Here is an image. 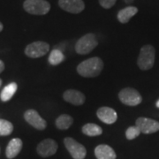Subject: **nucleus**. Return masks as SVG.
<instances>
[{
    "instance_id": "f8f14e48",
    "label": "nucleus",
    "mask_w": 159,
    "mask_h": 159,
    "mask_svg": "<svg viewBox=\"0 0 159 159\" xmlns=\"http://www.w3.org/2000/svg\"><path fill=\"white\" fill-rule=\"evenodd\" d=\"M98 119H100L102 122L105 123V124H113L117 121L118 119V115L117 112L115 111V110L110 107H101L98 109L97 112Z\"/></svg>"
},
{
    "instance_id": "f03ea898",
    "label": "nucleus",
    "mask_w": 159,
    "mask_h": 159,
    "mask_svg": "<svg viewBox=\"0 0 159 159\" xmlns=\"http://www.w3.org/2000/svg\"><path fill=\"white\" fill-rule=\"evenodd\" d=\"M156 58V51L152 45H144L141 49L137 64L141 70L146 71L153 67Z\"/></svg>"
},
{
    "instance_id": "f3484780",
    "label": "nucleus",
    "mask_w": 159,
    "mask_h": 159,
    "mask_svg": "<svg viewBox=\"0 0 159 159\" xmlns=\"http://www.w3.org/2000/svg\"><path fill=\"white\" fill-rule=\"evenodd\" d=\"M18 86L15 82H11L10 84H8L4 88V89L1 92L0 98L3 102H7L13 97V95L15 94V92L17 91Z\"/></svg>"
},
{
    "instance_id": "1a4fd4ad",
    "label": "nucleus",
    "mask_w": 159,
    "mask_h": 159,
    "mask_svg": "<svg viewBox=\"0 0 159 159\" xmlns=\"http://www.w3.org/2000/svg\"><path fill=\"white\" fill-rule=\"evenodd\" d=\"M58 6L64 11L77 14L85 9L83 0H58Z\"/></svg>"
},
{
    "instance_id": "a878e982",
    "label": "nucleus",
    "mask_w": 159,
    "mask_h": 159,
    "mask_svg": "<svg viewBox=\"0 0 159 159\" xmlns=\"http://www.w3.org/2000/svg\"><path fill=\"white\" fill-rule=\"evenodd\" d=\"M156 105H157V108H159V100H158V101H157V103H156Z\"/></svg>"
},
{
    "instance_id": "393cba45",
    "label": "nucleus",
    "mask_w": 159,
    "mask_h": 159,
    "mask_svg": "<svg viewBox=\"0 0 159 159\" xmlns=\"http://www.w3.org/2000/svg\"><path fill=\"white\" fill-rule=\"evenodd\" d=\"M3 28H4V27H3V24L0 22V32H1L2 30H3Z\"/></svg>"
},
{
    "instance_id": "4be33fe9",
    "label": "nucleus",
    "mask_w": 159,
    "mask_h": 159,
    "mask_svg": "<svg viewBox=\"0 0 159 159\" xmlns=\"http://www.w3.org/2000/svg\"><path fill=\"white\" fill-rule=\"evenodd\" d=\"M140 134H141V131L136 125L135 126H130L127 128V130L125 132V136L127 138V140H134L136 137L139 136Z\"/></svg>"
},
{
    "instance_id": "9d476101",
    "label": "nucleus",
    "mask_w": 159,
    "mask_h": 159,
    "mask_svg": "<svg viewBox=\"0 0 159 159\" xmlns=\"http://www.w3.org/2000/svg\"><path fill=\"white\" fill-rule=\"evenodd\" d=\"M36 150L37 153L43 157L53 156L57 150V142L52 139H45L38 144Z\"/></svg>"
},
{
    "instance_id": "7ed1b4c3",
    "label": "nucleus",
    "mask_w": 159,
    "mask_h": 159,
    "mask_svg": "<svg viewBox=\"0 0 159 159\" xmlns=\"http://www.w3.org/2000/svg\"><path fill=\"white\" fill-rule=\"evenodd\" d=\"M98 45V41L96 34L89 33L81 36L75 44V51L80 55H86L90 53Z\"/></svg>"
},
{
    "instance_id": "423d86ee",
    "label": "nucleus",
    "mask_w": 159,
    "mask_h": 159,
    "mask_svg": "<svg viewBox=\"0 0 159 159\" xmlns=\"http://www.w3.org/2000/svg\"><path fill=\"white\" fill-rule=\"evenodd\" d=\"M50 45L45 42L37 41L30 43L25 49V54L29 57L37 58L44 56L49 52Z\"/></svg>"
},
{
    "instance_id": "0eeeda50",
    "label": "nucleus",
    "mask_w": 159,
    "mask_h": 159,
    "mask_svg": "<svg viewBox=\"0 0 159 159\" xmlns=\"http://www.w3.org/2000/svg\"><path fill=\"white\" fill-rule=\"evenodd\" d=\"M66 148L74 159H84L86 157V148L73 138L66 137L64 140Z\"/></svg>"
},
{
    "instance_id": "5701e85b",
    "label": "nucleus",
    "mask_w": 159,
    "mask_h": 159,
    "mask_svg": "<svg viewBox=\"0 0 159 159\" xmlns=\"http://www.w3.org/2000/svg\"><path fill=\"white\" fill-rule=\"evenodd\" d=\"M100 6L104 9H110L115 5L117 0H98Z\"/></svg>"
},
{
    "instance_id": "2eb2a0df",
    "label": "nucleus",
    "mask_w": 159,
    "mask_h": 159,
    "mask_svg": "<svg viewBox=\"0 0 159 159\" xmlns=\"http://www.w3.org/2000/svg\"><path fill=\"white\" fill-rule=\"evenodd\" d=\"M22 148V141L19 138H15L10 141L6 147V157L9 159L14 158Z\"/></svg>"
},
{
    "instance_id": "ddd939ff",
    "label": "nucleus",
    "mask_w": 159,
    "mask_h": 159,
    "mask_svg": "<svg viewBox=\"0 0 159 159\" xmlns=\"http://www.w3.org/2000/svg\"><path fill=\"white\" fill-rule=\"evenodd\" d=\"M65 101L70 102L74 105H82L85 102V96L80 91L75 89H68L63 94Z\"/></svg>"
},
{
    "instance_id": "a211bd4d",
    "label": "nucleus",
    "mask_w": 159,
    "mask_h": 159,
    "mask_svg": "<svg viewBox=\"0 0 159 159\" xmlns=\"http://www.w3.org/2000/svg\"><path fill=\"white\" fill-rule=\"evenodd\" d=\"M74 119L67 114H62L56 119V126L60 130H66L72 125Z\"/></svg>"
},
{
    "instance_id": "6e6552de",
    "label": "nucleus",
    "mask_w": 159,
    "mask_h": 159,
    "mask_svg": "<svg viewBox=\"0 0 159 159\" xmlns=\"http://www.w3.org/2000/svg\"><path fill=\"white\" fill-rule=\"evenodd\" d=\"M135 125L140 129L141 133L145 134H154L159 131V122L154 119L142 117L136 119Z\"/></svg>"
},
{
    "instance_id": "39448f33",
    "label": "nucleus",
    "mask_w": 159,
    "mask_h": 159,
    "mask_svg": "<svg viewBox=\"0 0 159 159\" xmlns=\"http://www.w3.org/2000/svg\"><path fill=\"white\" fill-rule=\"evenodd\" d=\"M119 97L121 102L128 106H137L142 101V97L140 93L132 88L123 89L119 92Z\"/></svg>"
},
{
    "instance_id": "aec40b11",
    "label": "nucleus",
    "mask_w": 159,
    "mask_h": 159,
    "mask_svg": "<svg viewBox=\"0 0 159 159\" xmlns=\"http://www.w3.org/2000/svg\"><path fill=\"white\" fill-rule=\"evenodd\" d=\"M64 60H65V56L63 52L57 49H54L53 51H51L49 59H48L49 63L52 66H57L60 63H62Z\"/></svg>"
},
{
    "instance_id": "4468645a",
    "label": "nucleus",
    "mask_w": 159,
    "mask_h": 159,
    "mask_svg": "<svg viewBox=\"0 0 159 159\" xmlns=\"http://www.w3.org/2000/svg\"><path fill=\"white\" fill-rule=\"evenodd\" d=\"M95 155L97 159H116V153L113 148L108 145H98L95 148Z\"/></svg>"
},
{
    "instance_id": "6ab92c4d",
    "label": "nucleus",
    "mask_w": 159,
    "mask_h": 159,
    "mask_svg": "<svg viewBox=\"0 0 159 159\" xmlns=\"http://www.w3.org/2000/svg\"><path fill=\"white\" fill-rule=\"evenodd\" d=\"M82 133L88 136H98L102 134V129L96 124L89 123L82 126Z\"/></svg>"
},
{
    "instance_id": "b1692460",
    "label": "nucleus",
    "mask_w": 159,
    "mask_h": 159,
    "mask_svg": "<svg viewBox=\"0 0 159 159\" xmlns=\"http://www.w3.org/2000/svg\"><path fill=\"white\" fill-rule=\"evenodd\" d=\"M5 70V64L2 60H0V74Z\"/></svg>"
},
{
    "instance_id": "bb28decb",
    "label": "nucleus",
    "mask_w": 159,
    "mask_h": 159,
    "mask_svg": "<svg viewBox=\"0 0 159 159\" xmlns=\"http://www.w3.org/2000/svg\"><path fill=\"white\" fill-rule=\"evenodd\" d=\"M1 85H2V80L0 79V87H1Z\"/></svg>"
},
{
    "instance_id": "412c9836",
    "label": "nucleus",
    "mask_w": 159,
    "mask_h": 159,
    "mask_svg": "<svg viewBox=\"0 0 159 159\" xmlns=\"http://www.w3.org/2000/svg\"><path fill=\"white\" fill-rule=\"evenodd\" d=\"M13 131V125L11 122L7 121L6 119H0V135L6 136L11 134Z\"/></svg>"
},
{
    "instance_id": "f257e3e1",
    "label": "nucleus",
    "mask_w": 159,
    "mask_h": 159,
    "mask_svg": "<svg viewBox=\"0 0 159 159\" xmlns=\"http://www.w3.org/2000/svg\"><path fill=\"white\" fill-rule=\"evenodd\" d=\"M103 68V62L98 57H90L81 62L77 66V72L80 75L86 78H94L101 74Z\"/></svg>"
},
{
    "instance_id": "dca6fc26",
    "label": "nucleus",
    "mask_w": 159,
    "mask_h": 159,
    "mask_svg": "<svg viewBox=\"0 0 159 159\" xmlns=\"http://www.w3.org/2000/svg\"><path fill=\"white\" fill-rule=\"evenodd\" d=\"M138 12V8L135 6H127L118 12V20L120 23H127L132 17H134Z\"/></svg>"
},
{
    "instance_id": "20e7f679",
    "label": "nucleus",
    "mask_w": 159,
    "mask_h": 159,
    "mask_svg": "<svg viewBox=\"0 0 159 159\" xmlns=\"http://www.w3.org/2000/svg\"><path fill=\"white\" fill-rule=\"evenodd\" d=\"M23 8L33 15H45L51 10V5L46 0H26Z\"/></svg>"
},
{
    "instance_id": "9b49d317",
    "label": "nucleus",
    "mask_w": 159,
    "mask_h": 159,
    "mask_svg": "<svg viewBox=\"0 0 159 159\" xmlns=\"http://www.w3.org/2000/svg\"><path fill=\"white\" fill-rule=\"evenodd\" d=\"M26 121L38 130H44L47 126V123L44 119L40 116L34 110H29L24 114Z\"/></svg>"
}]
</instances>
